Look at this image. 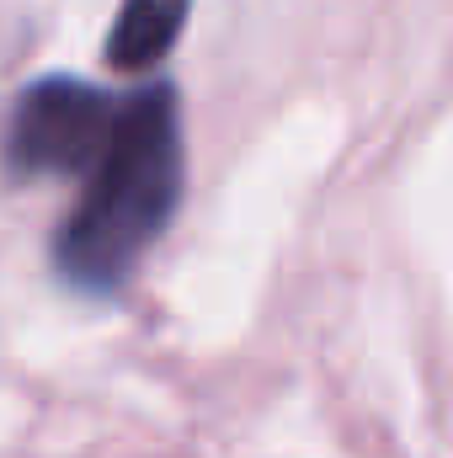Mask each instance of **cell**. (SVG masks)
I'll return each instance as SVG.
<instances>
[{
    "label": "cell",
    "instance_id": "7a4b0ae2",
    "mask_svg": "<svg viewBox=\"0 0 453 458\" xmlns=\"http://www.w3.org/2000/svg\"><path fill=\"white\" fill-rule=\"evenodd\" d=\"M113 113H117L113 97L86 86V81H70V75L38 81L11 107L5 165L16 176H70V171H86L97 160V149L107 144Z\"/></svg>",
    "mask_w": 453,
    "mask_h": 458
},
{
    "label": "cell",
    "instance_id": "3957f363",
    "mask_svg": "<svg viewBox=\"0 0 453 458\" xmlns=\"http://www.w3.org/2000/svg\"><path fill=\"white\" fill-rule=\"evenodd\" d=\"M182 27H187V0H123L107 32V59L117 70H150L171 54Z\"/></svg>",
    "mask_w": 453,
    "mask_h": 458
},
{
    "label": "cell",
    "instance_id": "6da1fadb",
    "mask_svg": "<svg viewBox=\"0 0 453 458\" xmlns=\"http://www.w3.org/2000/svg\"><path fill=\"white\" fill-rule=\"evenodd\" d=\"M86 171L91 187L59 225L54 261L81 288H117L182 198V123L171 86L128 97Z\"/></svg>",
    "mask_w": 453,
    "mask_h": 458
}]
</instances>
